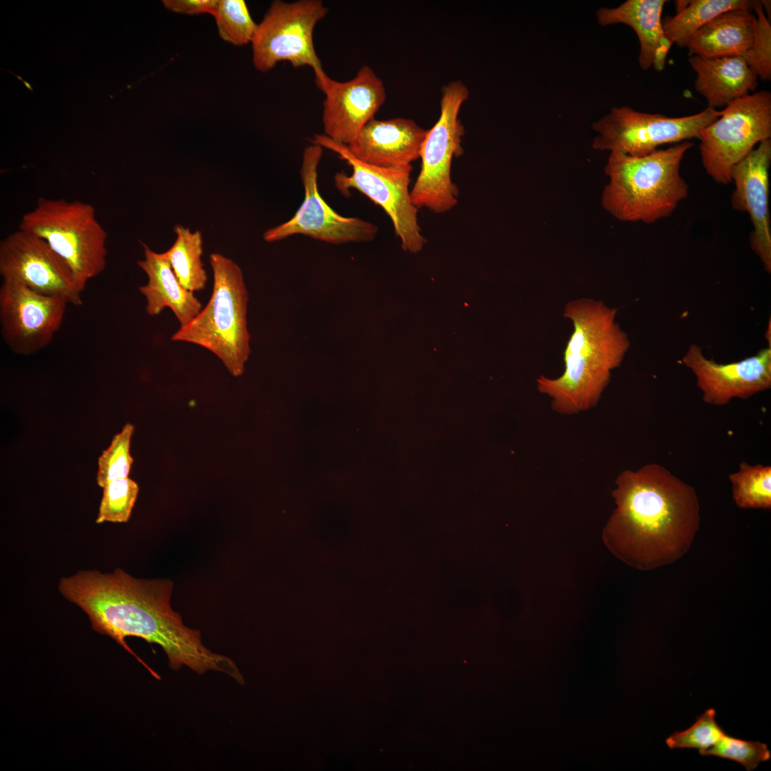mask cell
I'll return each instance as SVG.
<instances>
[{"label": "cell", "instance_id": "8fae6325", "mask_svg": "<svg viewBox=\"0 0 771 771\" xmlns=\"http://www.w3.org/2000/svg\"><path fill=\"white\" fill-rule=\"evenodd\" d=\"M721 115V111L709 107L682 117L640 112L627 106L613 107L593 124L597 136L592 147L642 156L663 145L699 139L702 130Z\"/></svg>", "mask_w": 771, "mask_h": 771}, {"label": "cell", "instance_id": "2e32d148", "mask_svg": "<svg viewBox=\"0 0 771 771\" xmlns=\"http://www.w3.org/2000/svg\"><path fill=\"white\" fill-rule=\"evenodd\" d=\"M682 361L695 374L703 400L710 405L747 399L771 387V344L755 356L727 364L706 358L702 348L693 344Z\"/></svg>", "mask_w": 771, "mask_h": 771}, {"label": "cell", "instance_id": "4fadbf2b", "mask_svg": "<svg viewBox=\"0 0 771 771\" xmlns=\"http://www.w3.org/2000/svg\"><path fill=\"white\" fill-rule=\"evenodd\" d=\"M0 275L38 293L82 304L85 286L45 240L27 231L19 229L0 242Z\"/></svg>", "mask_w": 771, "mask_h": 771}, {"label": "cell", "instance_id": "f546056e", "mask_svg": "<svg viewBox=\"0 0 771 771\" xmlns=\"http://www.w3.org/2000/svg\"><path fill=\"white\" fill-rule=\"evenodd\" d=\"M715 709L710 708L697 717L687 729L675 732L667 737L668 747L695 748L702 752L715 744L726 732L715 720Z\"/></svg>", "mask_w": 771, "mask_h": 771}, {"label": "cell", "instance_id": "4316f807", "mask_svg": "<svg viewBox=\"0 0 771 771\" xmlns=\"http://www.w3.org/2000/svg\"><path fill=\"white\" fill-rule=\"evenodd\" d=\"M96 523H125L130 518L138 493V485L132 479L121 478L106 483Z\"/></svg>", "mask_w": 771, "mask_h": 771}, {"label": "cell", "instance_id": "f1b7e54d", "mask_svg": "<svg viewBox=\"0 0 771 771\" xmlns=\"http://www.w3.org/2000/svg\"><path fill=\"white\" fill-rule=\"evenodd\" d=\"M702 755L717 756L734 760L747 770L752 771L761 762L771 757V752L765 743L745 740L727 735L722 736L712 747L699 752Z\"/></svg>", "mask_w": 771, "mask_h": 771}, {"label": "cell", "instance_id": "52a82bcc", "mask_svg": "<svg viewBox=\"0 0 771 771\" xmlns=\"http://www.w3.org/2000/svg\"><path fill=\"white\" fill-rule=\"evenodd\" d=\"M440 114L427 133L421 146V168L410 190V198L418 208L435 213L452 210L458 203L459 190L451 178L454 157L463 153L464 127L459 117L463 104L469 97L460 81L449 82L442 89Z\"/></svg>", "mask_w": 771, "mask_h": 771}, {"label": "cell", "instance_id": "cb8c5ba5", "mask_svg": "<svg viewBox=\"0 0 771 771\" xmlns=\"http://www.w3.org/2000/svg\"><path fill=\"white\" fill-rule=\"evenodd\" d=\"M174 231L176 239L163 253L180 283L193 293L200 291L205 288L207 281L206 271L201 261V233L199 231L191 232L183 226H176Z\"/></svg>", "mask_w": 771, "mask_h": 771}, {"label": "cell", "instance_id": "d4e9b609", "mask_svg": "<svg viewBox=\"0 0 771 771\" xmlns=\"http://www.w3.org/2000/svg\"><path fill=\"white\" fill-rule=\"evenodd\" d=\"M732 498L743 509L771 508V467L751 465L742 462L737 471L729 475Z\"/></svg>", "mask_w": 771, "mask_h": 771}, {"label": "cell", "instance_id": "5b68a950", "mask_svg": "<svg viewBox=\"0 0 771 771\" xmlns=\"http://www.w3.org/2000/svg\"><path fill=\"white\" fill-rule=\"evenodd\" d=\"M210 263L213 275L210 300L171 339L210 351L237 377L243 373L251 353L246 318L248 292L241 269L233 261L213 253Z\"/></svg>", "mask_w": 771, "mask_h": 771}, {"label": "cell", "instance_id": "1f68e13d", "mask_svg": "<svg viewBox=\"0 0 771 771\" xmlns=\"http://www.w3.org/2000/svg\"><path fill=\"white\" fill-rule=\"evenodd\" d=\"M163 3L166 9L178 14L213 15L218 4V0H165Z\"/></svg>", "mask_w": 771, "mask_h": 771}, {"label": "cell", "instance_id": "ba28073f", "mask_svg": "<svg viewBox=\"0 0 771 771\" xmlns=\"http://www.w3.org/2000/svg\"><path fill=\"white\" fill-rule=\"evenodd\" d=\"M311 143L327 148L344 161L351 173L344 171L334 176L337 190L348 196L351 189L357 190L389 216L394 231L405 251L416 253L426 243L418 220V208L410 198L409 185L411 165L382 168L366 163L356 158L346 145L333 141L324 134H315Z\"/></svg>", "mask_w": 771, "mask_h": 771}, {"label": "cell", "instance_id": "e0dca14e", "mask_svg": "<svg viewBox=\"0 0 771 771\" xmlns=\"http://www.w3.org/2000/svg\"><path fill=\"white\" fill-rule=\"evenodd\" d=\"M771 163V140L760 143L733 168L731 181L735 186L731 196L733 209L746 212L753 230L750 245L771 271V226L769 209V169Z\"/></svg>", "mask_w": 771, "mask_h": 771}, {"label": "cell", "instance_id": "d6986e66", "mask_svg": "<svg viewBox=\"0 0 771 771\" xmlns=\"http://www.w3.org/2000/svg\"><path fill=\"white\" fill-rule=\"evenodd\" d=\"M665 0H628L615 8H600L596 13L603 26L624 24L631 27L640 43L638 61L643 70L664 69L672 45L665 36L661 19Z\"/></svg>", "mask_w": 771, "mask_h": 771}, {"label": "cell", "instance_id": "9a60e30c", "mask_svg": "<svg viewBox=\"0 0 771 771\" xmlns=\"http://www.w3.org/2000/svg\"><path fill=\"white\" fill-rule=\"evenodd\" d=\"M322 91L324 135L346 146L374 119L386 98L383 81L368 65L347 81L330 78Z\"/></svg>", "mask_w": 771, "mask_h": 771}, {"label": "cell", "instance_id": "603a6c76", "mask_svg": "<svg viewBox=\"0 0 771 771\" xmlns=\"http://www.w3.org/2000/svg\"><path fill=\"white\" fill-rule=\"evenodd\" d=\"M737 9L752 10V1L691 0L685 9L662 21L664 34L672 44L685 46L690 39L714 18Z\"/></svg>", "mask_w": 771, "mask_h": 771}, {"label": "cell", "instance_id": "5bb4252c", "mask_svg": "<svg viewBox=\"0 0 771 771\" xmlns=\"http://www.w3.org/2000/svg\"><path fill=\"white\" fill-rule=\"evenodd\" d=\"M62 298L38 293L3 279L0 287L2 337L16 354L31 355L48 346L60 328L66 306Z\"/></svg>", "mask_w": 771, "mask_h": 771}, {"label": "cell", "instance_id": "83f0119b", "mask_svg": "<svg viewBox=\"0 0 771 771\" xmlns=\"http://www.w3.org/2000/svg\"><path fill=\"white\" fill-rule=\"evenodd\" d=\"M134 427L126 423L112 439L109 448L99 458L96 481L100 487L112 480L128 478L133 460L130 454V443Z\"/></svg>", "mask_w": 771, "mask_h": 771}, {"label": "cell", "instance_id": "277c9868", "mask_svg": "<svg viewBox=\"0 0 771 771\" xmlns=\"http://www.w3.org/2000/svg\"><path fill=\"white\" fill-rule=\"evenodd\" d=\"M692 146L685 141L642 156L611 151L601 196L604 210L625 222L653 223L670 216L688 195L680 168Z\"/></svg>", "mask_w": 771, "mask_h": 771}, {"label": "cell", "instance_id": "30bf717a", "mask_svg": "<svg viewBox=\"0 0 771 771\" xmlns=\"http://www.w3.org/2000/svg\"><path fill=\"white\" fill-rule=\"evenodd\" d=\"M704 128L699 145L702 166L716 182H731L733 168L771 137V94L766 90L739 98Z\"/></svg>", "mask_w": 771, "mask_h": 771}, {"label": "cell", "instance_id": "7c38bea8", "mask_svg": "<svg viewBox=\"0 0 771 771\" xmlns=\"http://www.w3.org/2000/svg\"><path fill=\"white\" fill-rule=\"evenodd\" d=\"M323 148L311 143L303 152L300 176L304 199L293 217L263 233L267 242H275L294 235H303L331 244L371 241L378 233L376 225L357 217H346L336 212L318 191V166Z\"/></svg>", "mask_w": 771, "mask_h": 771}, {"label": "cell", "instance_id": "9c48e42d", "mask_svg": "<svg viewBox=\"0 0 771 771\" xmlns=\"http://www.w3.org/2000/svg\"><path fill=\"white\" fill-rule=\"evenodd\" d=\"M328 11L321 0L274 1L251 42L255 68L266 72L281 61H288L295 68L309 66L323 91L330 77L316 51L313 31Z\"/></svg>", "mask_w": 771, "mask_h": 771}, {"label": "cell", "instance_id": "4dcf8cb0", "mask_svg": "<svg viewBox=\"0 0 771 771\" xmlns=\"http://www.w3.org/2000/svg\"><path fill=\"white\" fill-rule=\"evenodd\" d=\"M756 13V27L751 47L741 56L758 78L771 79V25L760 1H752Z\"/></svg>", "mask_w": 771, "mask_h": 771}, {"label": "cell", "instance_id": "44dd1931", "mask_svg": "<svg viewBox=\"0 0 771 771\" xmlns=\"http://www.w3.org/2000/svg\"><path fill=\"white\" fill-rule=\"evenodd\" d=\"M689 63L696 74L695 89L706 99L709 108L726 107L754 93L757 87V76L741 56H691Z\"/></svg>", "mask_w": 771, "mask_h": 771}, {"label": "cell", "instance_id": "8992f818", "mask_svg": "<svg viewBox=\"0 0 771 771\" xmlns=\"http://www.w3.org/2000/svg\"><path fill=\"white\" fill-rule=\"evenodd\" d=\"M19 229L45 240L84 286L106 268L107 233L89 203L40 197Z\"/></svg>", "mask_w": 771, "mask_h": 771}, {"label": "cell", "instance_id": "484cf974", "mask_svg": "<svg viewBox=\"0 0 771 771\" xmlns=\"http://www.w3.org/2000/svg\"><path fill=\"white\" fill-rule=\"evenodd\" d=\"M220 37L236 46L251 43L257 31L248 8L243 0H218L213 14Z\"/></svg>", "mask_w": 771, "mask_h": 771}, {"label": "cell", "instance_id": "d6a6232c", "mask_svg": "<svg viewBox=\"0 0 771 771\" xmlns=\"http://www.w3.org/2000/svg\"><path fill=\"white\" fill-rule=\"evenodd\" d=\"M689 2H690V0H688V1L687 0H685V1H684V0L675 1V9H676L677 13H679L681 11H682L683 9H685L687 6Z\"/></svg>", "mask_w": 771, "mask_h": 771}, {"label": "cell", "instance_id": "7a4b0ae2", "mask_svg": "<svg viewBox=\"0 0 771 771\" xmlns=\"http://www.w3.org/2000/svg\"><path fill=\"white\" fill-rule=\"evenodd\" d=\"M615 508L603 530L609 551L647 571L671 564L690 549L700 525L695 489L664 466L625 470L612 492Z\"/></svg>", "mask_w": 771, "mask_h": 771}, {"label": "cell", "instance_id": "3957f363", "mask_svg": "<svg viewBox=\"0 0 771 771\" xmlns=\"http://www.w3.org/2000/svg\"><path fill=\"white\" fill-rule=\"evenodd\" d=\"M616 314V308L600 301L567 303L564 316L573 322V331L564 351V371L555 378L537 379L538 390L550 398L555 412L573 415L597 405L611 371L620 366L630 346L615 321Z\"/></svg>", "mask_w": 771, "mask_h": 771}, {"label": "cell", "instance_id": "6da1fadb", "mask_svg": "<svg viewBox=\"0 0 771 771\" xmlns=\"http://www.w3.org/2000/svg\"><path fill=\"white\" fill-rule=\"evenodd\" d=\"M59 590L87 614L95 631L113 638L138 660L126 637L158 644L174 670L184 665L198 674L218 671L244 682L233 660L205 647L199 631L185 626L172 609L171 580L138 579L121 569L110 573L82 570L61 578Z\"/></svg>", "mask_w": 771, "mask_h": 771}, {"label": "cell", "instance_id": "ac0fdd59", "mask_svg": "<svg viewBox=\"0 0 771 771\" xmlns=\"http://www.w3.org/2000/svg\"><path fill=\"white\" fill-rule=\"evenodd\" d=\"M426 133L412 119H373L347 147L356 158L372 166H405L420 158Z\"/></svg>", "mask_w": 771, "mask_h": 771}, {"label": "cell", "instance_id": "7402d4cb", "mask_svg": "<svg viewBox=\"0 0 771 771\" xmlns=\"http://www.w3.org/2000/svg\"><path fill=\"white\" fill-rule=\"evenodd\" d=\"M756 16L748 9L724 12L699 29L686 47L692 56L702 58L742 56L752 46Z\"/></svg>", "mask_w": 771, "mask_h": 771}, {"label": "cell", "instance_id": "ffe728a7", "mask_svg": "<svg viewBox=\"0 0 771 771\" xmlns=\"http://www.w3.org/2000/svg\"><path fill=\"white\" fill-rule=\"evenodd\" d=\"M143 246L144 258L137 264L148 277L146 284L138 287L146 301V313L154 316L168 308L181 327L186 326L201 311V302L180 283L163 253H156L146 244Z\"/></svg>", "mask_w": 771, "mask_h": 771}]
</instances>
